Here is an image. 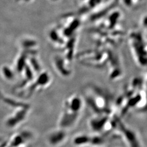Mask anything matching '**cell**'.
Segmentation results:
<instances>
[{
    "label": "cell",
    "instance_id": "1",
    "mask_svg": "<svg viewBox=\"0 0 147 147\" xmlns=\"http://www.w3.org/2000/svg\"><path fill=\"white\" fill-rule=\"evenodd\" d=\"M65 137L66 134L63 130L56 131L51 134L49 137V141L51 145L56 146L64 141Z\"/></svg>",
    "mask_w": 147,
    "mask_h": 147
},
{
    "label": "cell",
    "instance_id": "2",
    "mask_svg": "<svg viewBox=\"0 0 147 147\" xmlns=\"http://www.w3.org/2000/svg\"><path fill=\"white\" fill-rule=\"evenodd\" d=\"M90 138L87 136L82 135L81 136L77 137L75 140L74 143L76 146H82L90 143Z\"/></svg>",
    "mask_w": 147,
    "mask_h": 147
}]
</instances>
